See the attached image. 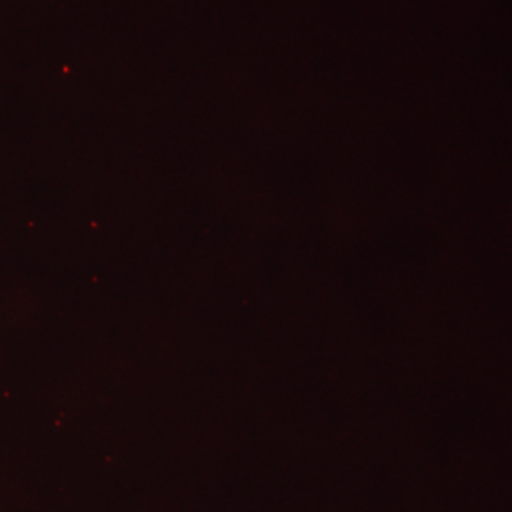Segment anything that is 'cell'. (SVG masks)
Returning <instances> with one entry per match:
<instances>
[]
</instances>
